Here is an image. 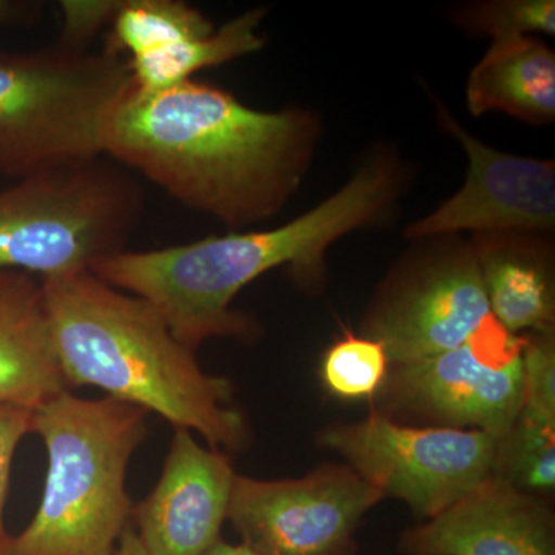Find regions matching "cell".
<instances>
[{
    "instance_id": "1",
    "label": "cell",
    "mask_w": 555,
    "mask_h": 555,
    "mask_svg": "<svg viewBox=\"0 0 555 555\" xmlns=\"http://www.w3.org/2000/svg\"><path fill=\"white\" fill-rule=\"evenodd\" d=\"M320 134L309 109L259 112L193 79L159 91L130 80L102 122L101 150L182 206L238 229L283 210Z\"/></svg>"
},
{
    "instance_id": "2",
    "label": "cell",
    "mask_w": 555,
    "mask_h": 555,
    "mask_svg": "<svg viewBox=\"0 0 555 555\" xmlns=\"http://www.w3.org/2000/svg\"><path fill=\"white\" fill-rule=\"evenodd\" d=\"M404 184L400 156L375 153L345 188L280 228L230 232L158 250H124L98 261L90 272L150 302L189 349L214 337L254 338V320L230 308L236 295L283 266L301 283H315L326 270L327 248L377 224L396 206Z\"/></svg>"
},
{
    "instance_id": "3",
    "label": "cell",
    "mask_w": 555,
    "mask_h": 555,
    "mask_svg": "<svg viewBox=\"0 0 555 555\" xmlns=\"http://www.w3.org/2000/svg\"><path fill=\"white\" fill-rule=\"evenodd\" d=\"M42 281L54 353L68 386L107 397L195 430L211 449L247 443L246 418L233 406L232 382L208 375L145 299L83 272Z\"/></svg>"
},
{
    "instance_id": "4",
    "label": "cell",
    "mask_w": 555,
    "mask_h": 555,
    "mask_svg": "<svg viewBox=\"0 0 555 555\" xmlns=\"http://www.w3.org/2000/svg\"><path fill=\"white\" fill-rule=\"evenodd\" d=\"M145 409L68 389L33 411V433L49 455L46 488L31 524L2 555H113L129 528L127 469L147 434Z\"/></svg>"
},
{
    "instance_id": "5",
    "label": "cell",
    "mask_w": 555,
    "mask_h": 555,
    "mask_svg": "<svg viewBox=\"0 0 555 555\" xmlns=\"http://www.w3.org/2000/svg\"><path fill=\"white\" fill-rule=\"evenodd\" d=\"M102 158L28 175L0 190V270L47 280L127 250L144 193L127 169Z\"/></svg>"
},
{
    "instance_id": "6",
    "label": "cell",
    "mask_w": 555,
    "mask_h": 555,
    "mask_svg": "<svg viewBox=\"0 0 555 555\" xmlns=\"http://www.w3.org/2000/svg\"><path fill=\"white\" fill-rule=\"evenodd\" d=\"M130 80L127 61L107 50L57 42L0 53V177L102 156V122Z\"/></svg>"
},
{
    "instance_id": "7",
    "label": "cell",
    "mask_w": 555,
    "mask_h": 555,
    "mask_svg": "<svg viewBox=\"0 0 555 555\" xmlns=\"http://www.w3.org/2000/svg\"><path fill=\"white\" fill-rule=\"evenodd\" d=\"M321 443L383 494L433 518L494 469L499 437L459 427H412L374 412L363 422L327 427Z\"/></svg>"
},
{
    "instance_id": "8",
    "label": "cell",
    "mask_w": 555,
    "mask_h": 555,
    "mask_svg": "<svg viewBox=\"0 0 555 555\" xmlns=\"http://www.w3.org/2000/svg\"><path fill=\"white\" fill-rule=\"evenodd\" d=\"M524 343L489 313L454 349L392 366L383 386L387 408L503 437L524 404Z\"/></svg>"
},
{
    "instance_id": "9",
    "label": "cell",
    "mask_w": 555,
    "mask_h": 555,
    "mask_svg": "<svg viewBox=\"0 0 555 555\" xmlns=\"http://www.w3.org/2000/svg\"><path fill=\"white\" fill-rule=\"evenodd\" d=\"M385 494L349 466L292 480L235 476L228 520L264 555H356L357 529Z\"/></svg>"
},
{
    "instance_id": "10",
    "label": "cell",
    "mask_w": 555,
    "mask_h": 555,
    "mask_svg": "<svg viewBox=\"0 0 555 555\" xmlns=\"http://www.w3.org/2000/svg\"><path fill=\"white\" fill-rule=\"evenodd\" d=\"M489 313L473 241L451 240L387 284L369 313L366 334L385 347L390 366H401L462 345Z\"/></svg>"
},
{
    "instance_id": "11",
    "label": "cell",
    "mask_w": 555,
    "mask_h": 555,
    "mask_svg": "<svg viewBox=\"0 0 555 555\" xmlns=\"http://www.w3.org/2000/svg\"><path fill=\"white\" fill-rule=\"evenodd\" d=\"M434 104L441 129L465 149L469 170L465 185L433 214L409 225L404 236L418 241L459 232H554V160L524 158L489 147L462 127L437 98Z\"/></svg>"
},
{
    "instance_id": "12",
    "label": "cell",
    "mask_w": 555,
    "mask_h": 555,
    "mask_svg": "<svg viewBox=\"0 0 555 555\" xmlns=\"http://www.w3.org/2000/svg\"><path fill=\"white\" fill-rule=\"evenodd\" d=\"M235 476L228 455L175 429L158 485L131 509L147 554L203 555L214 546L228 520Z\"/></svg>"
},
{
    "instance_id": "13",
    "label": "cell",
    "mask_w": 555,
    "mask_h": 555,
    "mask_svg": "<svg viewBox=\"0 0 555 555\" xmlns=\"http://www.w3.org/2000/svg\"><path fill=\"white\" fill-rule=\"evenodd\" d=\"M406 555H555L550 506L503 478L473 491L400 539Z\"/></svg>"
},
{
    "instance_id": "14",
    "label": "cell",
    "mask_w": 555,
    "mask_h": 555,
    "mask_svg": "<svg viewBox=\"0 0 555 555\" xmlns=\"http://www.w3.org/2000/svg\"><path fill=\"white\" fill-rule=\"evenodd\" d=\"M65 389L42 281L0 270V404L35 411Z\"/></svg>"
},
{
    "instance_id": "15",
    "label": "cell",
    "mask_w": 555,
    "mask_h": 555,
    "mask_svg": "<svg viewBox=\"0 0 555 555\" xmlns=\"http://www.w3.org/2000/svg\"><path fill=\"white\" fill-rule=\"evenodd\" d=\"M546 235L480 233L474 236L489 309L511 334L553 332V250Z\"/></svg>"
},
{
    "instance_id": "16",
    "label": "cell",
    "mask_w": 555,
    "mask_h": 555,
    "mask_svg": "<svg viewBox=\"0 0 555 555\" xmlns=\"http://www.w3.org/2000/svg\"><path fill=\"white\" fill-rule=\"evenodd\" d=\"M470 115L502 112L546 126L555 118V54L542 40L518 36L492 40L466 86Z\"/></svg>"
},
{
    "instance_id": "17",
    "label": "cell",
    "mask_w": 555,
    "mask_h": 555,
    "mask_svg": "<svg viewBox=\"0 0 555 555\" xmlns=\"http://www.w3.org/2000/svg\"><path fill=\"white\" fill-rule=\"evenodd\" d=\"M266 9L248 10L204 38L182 40L166 49L127 61L131 80L138 89H171L193 78L201 69L217 67L264 47L259 25Z\"/></svg>"
},
{
    "instance_id": "18",
    "label": "cell",
    "mask_w": 555,
    "mask_h": 555,
    "mask_svg": "<svg viewBox=\"0 0 555 555\" xmlns=\"http://www.w3.org/2000/svg\"><path fill=\"white\" fill-rule=\"evenodd\" d=\"M217 30L198 9L179 0H124L109 22L105 50L129 61Z\"/></svg>"
},
{
    "instance_id": "19",
    "label": "cell",
    "mask_w": 555,
    "mask_h": 555,
    "mask_svg": "<svg viewBox=\"0 0 555 555\" xmlns=\"http://www.w3.org/2000/svg\"><path fill=\"white\" fill-rule=\"evenodd\" d=\"M494 476L532 495L555 488V422L518 412L516 422L499 438Z\"/></svg>"
},
{
    "instance_id": "20",
    "label": "cell",
    "mask_w": 555,
    "mask_h": 555,
    "mask_svg": "<svg viewBox=\"0 0 555 555\" xmlns=\"http://www.w3.org/2000/svg\"><path fill=\"white\" fill-rule=\"evenodd\" d=\"M389 371L385 347L375 339L346 332L345 337L328 347L321 364V378L332 396L363 400L383 389Z\"/></svg>"
},
{
    "instance_id": "21",
    "label": "cell",
    "mask_w": 555,
    "mask_h": 555,
    "mask_svg": "<svg viewBox=\"0 0 555 555\" xmlns=\"http://www.w3.org/2000/svg\"><path fill=\"white\" fill-rule=\"evenodd\" d=\"M460 25L492 39L518 38L528 33L555 35L554 0H494L463 7Z\"/></svg>"
},
{
    "instance_id": "22",
    "label": "cell",
    "mask_w": 555,
    "mask_h": 555,
    "mask_svg": "<svg viewBox=\"0 0 555 555\" xmlns=\"http://www.w3.org/2000/svg\"><path fill=\"white\" fill-rule=\"evenodd\" d=\"M521 411L555 422V341L553 332L525 334Z\"/></svg>"
},
{
    "instance_id": "23",
    "label": "cell",
    "mask_w": 555,
    "mask_h": 555,
    "mask_svg": "<svg viewBox=\"0 0 555 555\" xmlns=\"http://www.w3.org/2000/svg\"><path fill=\"white\" fill-rule=\"evenodd\" d=\"M118 0H65L61 2L62 35L60 42L78 49H89V42L105 25H109Z\"/></svg>"
},
{
    "instance_id": "24",
    "label": "cell",
    "mask_w": 555,
    "mask_h": 555,
    "mask_svg": "<svg viewBox=\"0 0 555 555\" xmlns=\"http://www.w3.org/2000/svg\"><path fill=\"white\" fill-rule=\"evenodd\" d=\"M33 433V409L0 404V555L5 551L10 535L3 524L11 466L22 438Z\"/></svg>"
},
{
    "instance_id": "25",
    "label": "cell",
    "mask_w": 555,
    "mask_h": 555,
    "mask_svg": "<svg viewBox=\"0 0 555 555\" xmlns=\"http://www.w3.org/2000/svg\"><path fill=\"white\" fill-rule=\"evenodd\" d=\"M39 16V5L22 0H0V27L2 25H22Z\"/></svg>"
},
{
    "instance_id": "26",
    "label": "cell",
    "mask_w": 555,
    "mask_h": 555,
    "mask_svg": "<svg viewBox=\"0 0 555 555\" xmlns=\"http://www.w3.org/2000/svg\"><path fill=\"white\" fill-rule=\"evenodd\" d=\"M113 555H149L142 545L141 540L134 529L127 528L124 534L120 535L118 546H116L115 554Z\"/></svg>"
},
{
    "instance_id": "27",
    "label": "cell",
    "mask_w": 555,
    "mask_h": 555,
    "mask_svg": "<svg viewBox=\"0 0 555 555\" xmlns=\"http://www.w3.org/2000/svg\"><path fill=\"white\" fill-rule=\"evenodd\" d=\"M203 555H264L258 553V551L251 550L244 543H240V545H232V543L224 542V540L219 539L214 546L208 547L206 553Z\"/></svg>"
}]
</instances>
